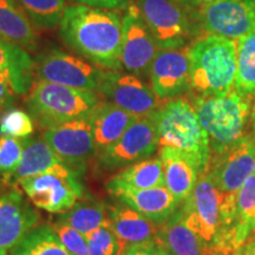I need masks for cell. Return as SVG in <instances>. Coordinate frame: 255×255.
I'll list each match as a JSON object with an SVG mask.
<instances>
[{
  "label": "cell",
  "mask_w": 255,
  "mask_h": 255,
  "mask_svg": "<svg viewBox=\"0 0 255 255\" xmlns=\"http://www.w3.org/2000/svg\"><path fill=\"white\" fill-rule=\"evenodd\" d=\"M136 5L158 49L186 47L196 34L194 11L174 0H136Z\"/></svg>",
  "instance_id": "obj_7"
},
{
  "label": "cell",
  "mask_w": 255,
  "mask_h": 255,
  "mask_svg": "<svg viewBox=\"0 0 255 255\" xmlns=\"http://www.w3.org/2000/svg\"><path fill=\"white\" fill-rule=\"evenodd\" d=\"M191 96L220 97L234 90L237 43L207 34L188 46Z\"/></svg>",
  "instance_id": "obj_3"
},
{
  "label": "cell",
  "mask_w": 255,
  "mask_h": 255,
  "mask_svg": "<svg viewBox=\"0 0 255 255\" xmlns=\"http://www.w3.org/2000/svg\"><path fill=\"white\" fill-rule=\"evenodd\" d=\"M150 87L162 102L190 91L188 46L159 49L148 72Z\"/></svg>",
  "instance_id": "obj_17"
},
{
  "label": "cell",
  "mask_w": 255,
  "mask_h": 255,
  "mask_svg": "<svg viewBox=\"0 0 255 255\" xmlns=\"http://www.w3.org/2000/svg\"><path fill=\"white\" fill-rule=\"evenodd\" d=\"M9 255H72L59 240L52 226H37L11 251Z\"/></svg>",
  "instance_id": "obj_27"
},
{
  "label": "cell",
  "mask_w": 255,
  "mask_h": 255,
  "mask_svg": "<svg viewBox=\"0 0 255 255\" xmlns=\"http://www.w3.org/2000/svg\"><path fill=\"white\" fill-rule=\"evenodd\" d=\"M208 171L221 193L237 194L255 173L254 135L247 133L225 151L212 156Z\"/></svg>",
  "instance_id": "obj_14"
},
{
  "label": "cell",
  "mask_w": 255,
  "mask_h": 255,
  "mask_svg": "<svg viewBox=\"0 0 255 255\" xmlns=\"http://www.w3.org/2000/svg\"><path fill=\"white\" fill-rule=\"evenodd\" d=\"M252 127H253V135L255 137V105L253 107V113H252Z\"/></svg>",
  "instance_id": "obj_41"
},
{
  "label": "cell",
  "mask_w": 255,
  "mask_h": 255,
  "mask_svg": "<svg viewBox=\"0 0 255 255\" xmlns=\"http://www.w3.org/2000/svg\"><path fill=\"white\" fill-rule=\"evenodd\" d=\"M174 1H176L177 4L183 6V7L190 9V11H195V8L202 0H174Z\"/></svg>",
  "instance_id": "obj_40"
},
{
  "label": "cell",
  "mask_w": 255,
  "mask_h": 255,
  "mask_svg": "<svg viewBox=\"0 0 255 255\" xmlns=\"http://www.w3.org/2000/svg\"><path fill=\"white\" fill-rule=\"evenodd\" d=\"M75 4H82L91 6V7L117 9L127 8V6L131 2V0H71Z\"/></svg>",
  "instance_id": "obj_36"
},
{
  "label": "cell",
  "mask_w": 255,
  "mask_h": 255,
  "mask_svg": "<svg viewBox=\"0 0 255 255\" xmlns=\"http://www.w3.org/2000/svg\"><path fill=\"white\" fill-rule=\"evenodd\" d=\"M237 225L239 245L255 237V173L242 184L237 195Z\"/></svg>",
  "instance_id": "obj_31"
},
{
  "label": "cell",
  "mask_w": 255,
  "mask_h": 255,
  "mask_svg": "<svg viewBox=\"0 0 255 255\" xmlns=\"http://www.w3.org/2000/svg\"><path fill=\"white\" fill-rule=\"evenodd\" d=\"M52 227L58 235L59 240L72 255H89L88 241L84 234L57 220Z\"/></svg>",
  "instance_id": "obj_35"
},
{
  "label": "cell",
  "mask_w": 255,
  "mask_h": 255,
  "mask_svg": "<svg viewBox=\"0 0 255 255\" xmlns=\"http://www.w3.org/2000/svg\"><path fill=\"white\" fill-rule=\"evenodd\" d=\"M117 199L157 226L167 221L180 207L165 186L126 191L117 196Z\"/></svg>",
  "instance_id": "obj_23"
},
{
  "label": "cell",
  "mask_w": 255,
  "mask_h": 255,
  "mask_svg": "<svg viewBox=\"0 0 255 255\" xmlns=\"http://www.w3.org/2000/svg\"><path fill=\"white\" fill-rule=\"evenodd\" d=\"M155 241L168 255H215L195 232L187 227L180 207L158 226Z\"/></svg>",
  "instance_id": "obj_20"
},
{
  "label": "cell",
  "mask_w": 255,
  "mask_h": 255,
  "mask_svg": "<svg viewBox=\"0 0 255 255\" xmlns=\"http://www.w3.org/2000/svg\"><path fill=\"white\" fill-rule=\"evenodd\" d=\"M155 113L137 117L119 141L97 154L101 167L114 170L152 157L159 148Z\"/></svg>",
  "instance_id": "obj_10"
},
{
  "label": "cell",
  "mask_w": 255,
  "mask_h": 255,
  "mask_svg": "<svg viewBox=\"0 0 255 255\" xmlns=\"http://www.w3.org/2000/svg\"><path fill=\"white\" fill-rule=\"evenodd\" d=\"M0 38L34 52L39 37L36 26L13 0H0Z\"/></svg>",
  "instance_id": "obj_26"
},
{
  "label": "cell",
  "mask_w": 255,
  "mask_h": 255,
  "mask_svg": "<svg viewBox=\"0 0 255 255\" xmlns=\"http://www.w3.org/2000/svg\"><path fill=\"white\" fill-rule=\"evenodd\" d=\"M237 194L221 193L209 171L200 175L196 186L180 206L183 222L195 232L215 255H232L238 241Z\"/></svg>",
  "instance_id": "obj_2"
},
{
  "label": "cell",
  "mask_w": 255,
  "mask_h": 255,
  "mask_svg": "<svg viewBox=\"0 0 255 255\" xmlns=\"http://www.w3.org/2000/svg\"><path fill=\"white\" fill-rule=\"evenodd\" d=\"M158 156L163 164L165 187L181 206L199 180L201 175L199 162L194 156L171 146H159Z\"/></svg>",
  "instance_id": "obj_19"
},
{
  "label": "cell",
  "mask_w": 255,
  "mask_h": 255,
  "mask_svg": "<svg viewBox=\"0 0 255 255\" xmlns=\"http://www.w3.org/2000/svg\"><path fill=\"white\" fill-rule=\"evenodd\" d=\"M237 77L234 89L255 97V28L237 41Z\"/></svg>",
  "instance_id": "obj_29"
},
{
  "label": "cell",
  "mask_w": 255,
  "mask_h": 255,
  "mask_svg": "<svg viewBox=\"0 0 255 255\" xmlns=\"http://www.w3.org/2000/svg\"><path fill=\"white\" fill-rule=\"evenodd\" d=\"M102 97L137 117L154 114L162 102L141 77L122 70H103L97 90Z\"/></svg>",
  "instance_id": "obj_11"
},
{
  "label": "cell",
  "mask_w": 255,
  "mask_h": 255,
  "mask_svg": "<svg viewBox=\"0 0 255 255\" xmlns=\"http://www.w3.org/2000/svg\"><path fill=\"white\" fill-rule=\"evenodd\" d=\"M43 137L63 161L82 175L88 159L97 154L90 116L47 129Z\"/></svg>",
  "instance_id": "obj_16"
},
{
  "label": "cell",
  "mask_w": 255,
  "mask_h": 255,
  "mask_svg": "<svg viewBox=\"0 0 255 255\" xmlns=\"http://www.w3.org/2000/svg\"><path fill=\"white\" fill-rule=\"evenodd\" d=\"M19 184L37 208L53 214L68 212L85 193L81 180H66L52 174L24 178Z\"/></svg>",
  "instance_id": "obj_15"
},
{
  "label": "cell",
  "mask_w": 255,
  "mask_h": 255,
  "mask_svg": "<svg viewBox=\"0 0 255 255\" xmlns=\"http://www.w3.org/2000/svg\"><path fill=\"white\" fill-rule=\"evenodd\" d=\"M232 255H255V237H251Z\"/></svg>",
  "instance_id": "obj_39"
},
{
  "label": "cell",
  "mask_w": 255,
  "mask_h": 255,
  "mask_svg": "<svg viewBox=\"0 0 255 255\" xmlns=\"http://www.w3.org/2000/svg\"><path fill=\"white\" fill-rule=\"evenodd\" d=\"M34 126L32 117L20 109H9L0 117V135L27 138L33 132Z\"/></svg>",
  "instance_id": "obj_34"
},
{
  "label": "cell",
  "mask_w": 255,
  "mask_h": 255,
  "mask_svg": "<svg viewBox=\"0 0 255 255\" xmlns=\"http://www.w3.org/2000/svg\"><path fill=\"white\" fill-rule=\"evenodd\" d=\"M207 34L239 40L255 28V0H202L194 11Z\"/></svg>",
  "instance_id": "obj_8"
},
{
  "label": "cell",
  "mask_w": 255,
  "mask_h": 255,
  "mask_svg": "<svg viewBox=\"0 0 255 255\" xmlns=\"http://www.w3.org/2000/svg\"><path fill=\"white\" fill-rule=\"evenodd\" d=\"M109 225L122 245L128 247L155 242L158 226L126 205L108 208Z\"/></svg>",
  "instance_id": "obj_21"
},
{
  "label": "cell",
  "mask_w": 255,
  "mask_h": 255,
  "mask_svg": "<svg viewBox=\"0 0 255 255\" xmlns=\"http://www.w3.org/2000/svg\"><path fill=\"white\" fill-rule=\"evenodd\" d=\"M159 146H171L194 156L201 174L208 170L212 151L209 139L193 103L178 97L165 101L155 113Z\"/></svg>",
  "instance_id": "obj_6"
},
{
  "label": "cell",
  "mask_w": 255,
  "mask_h": 255,
  "mask_svg": "<svg viewBox=\"0 0 255 255\" xmlns=\"http://www.w3.org/2000/svg\"><path fill=\"white\" fill-rule=\"evenodd\" d=\"M137 119L108 101H103L90 115V122L97 154L119 141Z\"/></svg>",
  "instance_id": "obj_24"
},
{
  "label": "cell",
  "mask_w": 255,
  "mask_h": 255,
  "mask_svg": "<svg viewBox=\"0 0 255 255\" xmlns=\"http://www.w3.org/2000/svg\"><path fill=\"white\" fill-rule=\"evenodd\" d=\"M34 65L37 78L40 81L96 92L104 70L56 47L38 53Z\"/></svg>",
  "instance_id": "obj_9"
},
{
  "label": "cell",
  "mask_w": 255,
  "mask_h": 255,
  "mask_svg": "<svg viewBox=\"0 0 255 255\" xmlns=\"http://www.w3.org/2000/svg\"><path fill=\"white\" fill-rule=\"evenodd\" d=\"M219 255H226V254H219Z\"/></svg>",
  "instance_id": "obj_42"
},
{
  "label": "cell",
  "mask_w": 255,
  "mask_h": 255,
  "mask_svg": "<svg viewBox=\"0 0 255 255\" xmlns=\"http://www.w3.org/2000/svg\"><path fill=\"white\" fill-rule=\"evenodd\" d=\"M158 50L136 2L131 1L127 6L122 19V69L138 77L146 76Z\"/></svg>",
  "instance_id": "obj_13"
},
{
  "label": "cell",
  "mask_w": 255,
  "mask_h": 255,
  "mask_svg": "<svg viewBox=\"0 0 255 255\" xmlns=\"http://www.w3.org/2000/svg\"><path fill=\"white\" fill-rule=\"evenodd\" d=\"M108 220V208L101 201L87 199L77 202L68 212L60 214L57 221L77 229L82 234L88 235L103 226Z\"/></svg>",
  "instance_id": "obj_28"
},
{
  "label": "cell",
  "mask_w": 255,
  "mask_h": 255,
  "mask_svg": "<svg viewBox=\"0 0 255 255\" xmlns=\"http://www.w3.org/2000/svg\"><path fill=\"white\" fill-rule=\"evenodd\" d=\"M253 97L233 90L220 97L191 96L195 111L209 139L212 156L225 151L246 136L252 121Z\"/></svg>",
  "instance_id": "obj_4"
},
{
  "label": "cell",
  "mask_w": 255,
  "mask_h": 255,
  "mask_svg": "<svg viewBox=\"0 0 255 255\" xmlns=\"http://www.w3.org/2000/svg\"><path fill=\"white\" fill-rule=\"evenodd\" d=\"M87 237L89 255H122L124 248L109 225V219L103 226Z\"/></svg>",
  "instance_id": "obj_32"
},
{
  "label": "cell",
  "mask_w": 255,
  "mask_h": 255,
  "mask_svg": "<svg viewBox=\"0 0 255 255\" xmlns=\"http://www.w3.org/2000/svg\"><path fill=\"white\" fill-rule=\"evenodd\" d=\"M24 149V138L0 135V177L9 182L20 163Z\"/></svg>",
  "instance_id": "obj_33"
},
{
  "label": "cell",
  "mask_w": 255,
  "mask_h": 255,
  "mask_svg": "<svg viewBox=\"0 0 255 255\" xmlns=\"http://www.w3.org/2000/svg\"><path fill=\"white\" fill-rule=\"evenodd\" d=\"M36 27L53 30L59 27L65 0H13Z\"/></svg>",
  "instance_id": "obj_30"
},
{
  "label": "cell",
  "mask_w": 255,
  "mask_h": 255,
  "mask_svg": "<svg viewBox=\"0 0 255 255\" xmlns=\"http://www.w3.org/2000/svg\"><path fill=\"white\" fill-rule=\"evenodd\" d=\"M103 101L96 91L38 79L28 92L26 107L38 126L47 130L87 119Z\"/></svg>",
  "instance_id": "obj_5"
},
{
  "label": "cell",
  "mask_w": 255,
  "mask_h": 255,
  "mask_svg": "<svg viewBox=\"0 0 255 255\" xmlns=\"http://www.w3.org/2000/svg\"><path fill=\"white\" fill-rule=\"evenodd\" d=\"M122 255H168L163 248H161L157 244L151 242V244L137 245V246L128 247Z\"/></svg>",
  "instance_id": "obj_37"
},
{
  "label": "cell",
  "mask_w": 255,
  "mask_h": 255,
  "mask_svg": "<svg viewBox=\"0 0 255 255\" xmlns=\"http://www.w3.org/2000/svg\"><path fill=\"white\" fill-rule=\"evenodd\" d=\"M163 186H165L163 164L159 156H155L123 168L108 181L105 188L111 195L117 197L126 191Z\"/></svg>",
  "instance_id": "obj_22"
},
{
  "label": "cell",
  "mask_w": 255,
  "mask_h": 255,
  "mask_svg": "<svg viewBox=\"0 0 255 255\" xmlns=\"http://www.w3.org/2000/svg\"><path fill=\"white\" fill-rule=\"evenodd\" d=\"M122 19L116 9L68 5L59 24V37L83 59L98 68L119 71L123 70Z\"/></svg>",
  "instance_id": "obj_1"
},
{
  "label": "cell",
  "mask_w": 255,
  "mask_h": 255,
  "mask_svg": "<svg viewBox=\"0 0 255 255\" xmlns=\"http://www.w3.org/2000/svg\"><path fill=\"white\" fill-rule=\"evenodd\" d=\"M39 221V213L15 184L0 182V255H9Z\"/></svg>",
  "instance_id": "obj_12"
},
{
  "label": "cell",
  "mask_w": 255,
  "mask_h": 255,
  "mask_svg": "<svg viewBox=\"0 0 255 255\" xmlns=\"http://www.w3.org/2000/svg\"><path fill=\"white\" fill-rule=\"evenodd\" d=\"M43 174L57 175L66 180H81L83 176L52 150L44 137L24 138L20 163L7 183L15 184L24 178Z\"/></svg>",
  "instance_id": "obj_18"
},
{
  "label": "cell",
  "mask_w": 255,
  "mask_h": 255,
  "mask_svg": "<svg viewBox=\"0 0 255 255\" xmlns=\"http://www.w3.org/2000/svg\"><path fill=\"white\" fill-rule=\"evenodd\" d=\"M36 72L34 60L23 47L0 38V76H2L14 94H28Z\"/></svg>",
  "instance_id": "obj_25"
},
{
  "label": "cell",
  "mask_w": 255,
  "mask_h": 255,
  "mask_svg": "<svg viewBox=\"0 0 255 255\" xmlns=\"http://www.w3.org/2000/svg\"><path fill=\"white\" fill-rule=\"evenodd\" d=\"M13 94L14 91L9 87L7 81L2 76H0V110L11 107L13 102Z\"/></svg>",
  "instance_id": "obj_38"
}]
</instances>
